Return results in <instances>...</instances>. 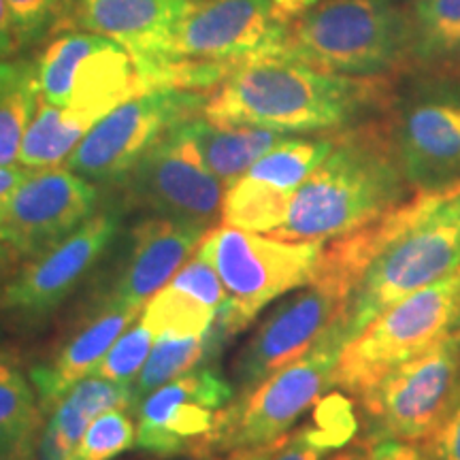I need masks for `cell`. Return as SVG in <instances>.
<instances>
[{
  "instance_id": "7a4b0ae2",
  "label": "cell",
  "mask_w": 460,
  "mask_h": 460,
  "mask_svg": "<svg viewBox=\"0 0 460 460\" xmlns=\"http://www.w3.org/2000/svg\"><path fill=\"white\" fill-rule=\"evenodd\" d=\"M390 79L315 71L284 58H261L233 68L207 99L203 115L224 126L286 132L341 130L386 105Z\"/></svg>"
},
{
  "instance_id": "8d00e7d4",
  "label": "cell",
  "mask_w": 460,
  "mask_h": 460,
  "mask_svg": "<svg viewBox=\"0 0 460 460\" xmlns=\"http://www.w3.org/2000/svg\"><path fill=\"white\" fill-rule=\"evenodd\" d=\"M28 172H31V169H26L22 164L0 166V214H3V207L7 205L13 190L26 180Z\"/></svg>"
},
{
  "instance_id": "cb8c5ba5",
  "label": "cell",
  "mask_w": 460,
  "mask_h": 460,
  "mask_svg": "<svg viewBox=\"0 0 460 460\" xmlns=\"http://www.w3.org/2000/svg\"><path fill=\"white\" fill-rule=\"evenodd\" d=\"M186 126L207 169L214 172L226 190L239 177H243L250 166L261 160L269 149L286 139L281 132L256 128V126L214 124L205 115L190 119Z\"/></svg>"
},
{
  "instance_id": "d4e9b609",
  "label": "cell",
  "mask_w": 460,
  "mask_h": 460,
  "mask_svg": "<svg viewBox=\"0 0 460 460\" xmlns=\"http://www.w3.org/2000/svg\"><path fill=\"white\" fill-rule=\"evenodd\" d=\"M15 358L0 360V460H37L43 407Z\"/></svg>"
},
{
  "instance_id": "5b68a950",
  "label": "cell",
  "mask_w": 460,
  "mask_h": 460,
  "mask_svg": "<svg viewBox=\"0 0 460 460\" xmlns=\"http://www.w3.org/2000/svg\"><path fill=\"white\" fill-rule=\"evenodd\" d=\"M286 24L273 0H194L154 66V90H205L247 62L278 54Z\"/></svg>"
},
{
  "instance_id": "7c38bea8",
  "label": "cell",
  "mask_w": 460,
  "mask_h": 460,
  "mask_svg": "<svg viewBox=\"0 0 460 460\" xmlns=\"http://www.w3.org/2000/svg\"><path fill=\"white\" fill-rule=\"evenodd\" d=\"M186 124L149 149L119 186L130 207L211 230L222 214L226 188L207 169Z\"/></svg>"
},
{
  "instance_id": "52a82bcc",
  "label": "cell",
  "mask_w": 460,
  "mask_h": 460,
  "mask_svg": "<svg viewBox=\"0 0 460 460\" xmlns=\"http://www.w3.org/2000/svg\"><path fill=\"white\" fill-rule=\"evenodd\" d=\"M349 341L348 314H343L303 356L230 402L211 435L207 458L217 452L275 444L288 435L292 424L335 386L339 358Z\"/></svg>"
},
{
  "instance_id": "4dcf8cb0",
  "label": "cell",
  "mask_w": 460,
  "mask_h": 460,
  "mask_svg": "<svg viewBox=\"0 0 460 460\" xmlns=\"http://www.w3.org/2000/svg\"><path fill=\"white\" fill-rule=\"evenodd\" d=\"M137 429L126 410H107L96 416L75 450L73 460H111L130 450Z\"/></svg>"
},
{
  "instance_id": "277c9868",
  "label": "cell",
  "mask_w": 460,
  "mask_h": 460,
  "mask_svg": "<svg viewBox=\"0 0 460 460\" xmlns=\"http://www.w3.org/2000/svg\"><path fill=\"white\" fill-rule=\"evenodd\" d=\"M275 58L332 75L382 77L416 58L411 9L390 0H318L288 22Z\"/></svg>"
},
{
  "instance_id": "7bdbcfd3",
  "label": "cell",
  "mask_w": 460,
  "mask_h": 460,
  "mask_svg": "<svg viewBox=\"0 0 460 460\" xmlns=\"http://www.w3.org/2000/svg\"><path fill=\"white\" fill-rule=\"evenodd\" d=\"M450 337L454 339V341H456V343H460V329H456V331H452L450 332Z\"/></svg>"
},
{
  "instance_id": "f6af8a7d",
  "label": "cell",
  "mask_w": 460,
  "mask_h": 460,
  "mask_svg": "<svg viewBox=\"0 0 460 460\" xmlns=\"http://www.w3.org/2000/svg\"><path fill=\"white\" fill-rule=\"evenodd\" d=\"M3 62H4V60H0V71H3Z\"/></svg>"
},
{
  "instance_id": "8992f818",
  "label": "cell",
  "mask_w": 460,
  "mask_h": 460,
  "mask_svg": "<svg viewBox=\"0 0 460 460\" xmlns=\"http://www.w3.org/2000/svg\"><path fill=\"white\" fill-rule=\"evenodd\" d=\"M322 245L262 237L233 226L207 230L199 252L226 288V301L211 329L228 341L275 298L312 284Z\"/></svg>"
},
{
  "instance_id": "ffe728a7",
  "label": "cell",
  "mask_w": 460,
  "mask_h": 460,
  "mask_svg": "<svg viewBox=\"0 0 460 460\" xmlns=\"http://www.w3.org/2000/svg\"><path fill=\"white\" fill-rule=\"evenodd\" d=\"M143 307L109 295L96 314L85 322L49 362L34 367L31 382L37 390L43 411L54 410L68 390L82 379L94 376L105 354L118 337L139 318Z\"/></svg>"
},
{
  "instance_id": "1f68e13d",
  "label": "cell",
  "mask_w": 460,
  "mask_h": 460,
  "mask_svg": "<svg viewBox=\"0 0 460 460\" xmlns=\"http://www.w3.org/2000/svg\"><path fill=\"white\" fill-rule=\"evenodd\" d=\"M156 337L139 320L128 331H124L118 337V341L111 345V349L105 354L101 367L96 369L94 376L113 379V382L132 384L139 376V371L146 365L149 352H152Z\"/></svg>"
},
{
  "instance_id": "ab89813d",
  "label": "cell",
  "mask_w": 460,
  "mask_h": 460,
  "mask_svg": "<svg viewBox=\"0 0 460 460\" xmlns=\"http://www.w3.org/2000/svg\"><path fill=\"white\" fill-rule=\"evenodd\" d=\"M15 261H20V258L13 254L11 247H7L0 241V286H3L4 279L15 271Z\"/></svg>"
},
{
  "instance_id": "7402d4cb",
  "label": "cell",
  "mask_w": 460,
  "mask_h": 460,
  "mask_svg": "<svg viewBox=\"0 0 460 460\" xmlns=\"http://www.w3.org/2000/svg\"><path fill=\"white\" fill-rule=\"evenodd\" d=\"M226 288L209 261L192 256L169 284L146 303L141 322L154 337H200L214 324Z\"/></svg>"
},
{
  "instance_id": "f35d334b",
  "label": "cell",
  "mask_w": 460,
  "mask_h": 460,
  "mask_svg": "<svg viewBox=\"0 0 460 460\" xmlns=\"http://www.w3.org/2000/svg\"><path fill=\"white\" fill-rule=\"evenodd\" d=\"M279 441H275V444H269V446H258V447H239V450L226 452V456L220 460H271L273 452L278 450Z\"/></svg>"
},
{
  "instance_id": "83f0119b",
  "label": "cell",
  "mask_w": 460,
  "mask_h": 460,
  "mask_svg": "<svg viewBox=\"0 0 460 460\" xmlns=\"http://www.w3.org/2000/svg\"><path fill=\"white\" fill-rule=\"evenodd\" d=\"M224 339L216 331H207L200 337H160L154 343L146 365L139 371L132 390H135L137 407L149 393L172 382V379L186 376V373L199 369L214 356L217 349L224 348Z\"/></svg>"
},
{
  "instance_id": "d6986e66",
  "label": "cell",
  "mask_w": 460,
  "mask_h": 460,
  "mask_svg": "<svg viewBox=\"0 0 460 460\" xmlns=\"http://www.w3.org/2000/svg\"><path fill=\"white\" fill-rule=\"evenodd\" d=\"M393 126L410 186H444L460 175V102L418 101Z\"/></svg>"
},
{
  "instance_id": "d590c367",
  "label": "cell",
  "mask_w": 460,
  "mask_h": 460,
  "mask_svg": "<svg viewBox=\"0 0 460 460\" xmlns=\"http://www.w3.org/2000/svg\"><path fill=\"white\" fill-rule=\"evenodd\" d=\"M20 48L22 45L17 41L13 17H11L7 0H0V60H7Z\"/></svg>"
},
{
  "instance_id": "3957f363",
  "label": "cell",
  "mask_w": 460,
  "mask_h": 460,
  "mask_svg": "<svg viewBox=\"0 0 460 460\" xmlns=\"http://www.w3.org/2000/svg\"><path fill=\"white\" fill-rule=\"evenodd\" d=\"M394 126L371 119L332 135V149L292 199L271 237L326 243L365 226L407 199Z\"/></svg>"
},
{
  "instance_id": "2e32d148",
  "label": "cell",
  "mask_w": 460,
  "mask_h": 460,
  "mask_svg": "<svg viewBox=\"0 0 460 460\" xmlns=\"http://www.w3.org/2000/svg\"><path fill=\"white\" fill-rule=\"evenodd\" d=\"M99 192L71 169H31L0 214V241L34 258L94 216Z\"/></svg>"
},
{
  "instance_id": "836d02e7",
  "label": "cell",
  "mask_w": 460,
  "mask_h": 460,
  "mask_svg": "<svg viewBox=\"0 0 460 460\" xmlns=\"http://www.w3.org/2000/svg\"><path fill=\"white\" fill-rule=\"evenodd\" d=\"M430 460H460V401L437 433L427 439Z\"/></svg>"
},
{
  "instance_id": "6da1fadb",
  "label": "cell",
  "mask_w": 460,
  "mask_h": 460,
  "mask_svg": "<svg viewBox=\"0 0 460 460\" xmlns=\"http://www.w3.org/2000/svg\"><path fill=\"white\" fill-rule=\"evenodd\" d=\"M369 264L348 307V329L360 335L379 314L460 267V180L418 188L360 228Z\"/></svg>"
},
{
  "instance_id": "9a60e30c",
  "label": "cell",
  "mask_w": 460,
  "mask_h": 460,
  "mask_svg": "<svg viewBox=\"0 0 460 460\" xmlns=\"http://www.w3.org/2000/svg\"><path fill=\"white\" fill-rule=\"evenodd\" d=\"M118 230L119 216L102 211L39 256L28 258L0 286V314L22 322L43 320L92 271Z\"/></svg>"
},
{
  "instance_id": "ac0fdd59",
  "label": "cell",
  "mask_w": 460,
  "mask_h": 460,
  "mask_svg": "<svg viewBox=\"0 0 460 460\" xmlns=\"http://www.w3.org/2000/svg\"><path fill=\"white\" fill-rule=\"evenodd\" d=\"M192 4L194 0H75L73 22L130 51L152 88L149 75Z\"/></svg>"
},
{
  "instance_id": "5bb4252c",
  "label": "cell",
  "mask_w": 460,
  "mask_h": 460,
  "mask_svg": "<svg viewBox=\"0 0 460 460\" xmlns=\"http://www.w3.org/2000/svg\"><path fill=\"white\" fill-rule=\"evenodd\" d=\"M349 298L352 292L335 279L315 275L312 284L269 314L234 358L233 379L241 394L307 352L332 322L348 314Z\"/></svg>"
},
{
  "instance_id": "e0dca14e",
  "label": "cell",
  "mask_w": 460,
  "mask_h": 460,
  "mask_svg": "<svg viewBox=\"0 0 460 460\" xmlns=\"http://www.w3.org/2000/svg\"><path fill=\"white\" fill-rule=\"evenodd\" d=\"M331 149L332 135L279 141L226 190L222 203L224 226L271 234L284 224L296 190Z\"/></svg>"
},
{
  "instance_id": "484cf974",
  "label": "cell",
  "mask_w": 460,
  "mask_h": 460,
  "mask_svg": "<svg viewBox=\"0 0 460 460\" xmlns=\"http://www.w3.org/2000/svg\"><path fill=\"white\" fill-rule=\"evenodd\" d=\"M101 118L75 107H56L39 99L37 111L28 126L17 163L26 169H51L66 163Z\"/></svg>"
},
{
  "instance_id": "4fadbf2b",
  "label": "cell",
  "mask_w": 460,
  "mask_h": 460,
  "mask_svg": "<svg viewBox=\"0 0 460 460\" xmlns=\"http://www.w3.org/2000/svg\"><path fill=\"white\" fill-rule=\"evenodd\" d=\"M233 396V384L211 367L172 379L137 407V447L160 458H207L211 435Z\"/></svg>"
},
{
  "instance_id": "ee69618b",
  "label": "cell",
  "mask_w": 460,
  "mask_h": 460,
  "mask_svg": "<svg viewBox=\"0 0 460 460\" xmlns=\"http://www.w3.org/2000/svg\"><path fill=\"white\" fill-rule=\"evenodd\" d=\"M456 329H460V312H458L456 322H454V329H452V331H456Z\"/></svg>"
},
{
  "instance_id": "603a6c76",
  "label": "cell",
  "mask_w": 460,
  "mask_h": 460,
  "mask_svg": "<svg viewBox=\"0 0 460 460\" xmlns=\"http://www.w3.org/2000/svg\"><path fill=\"white\" fill-rule=\"evenodd\" d=\"M107 410L137 411L132 384L99 376L75 384L49 413L39 439L37 460H73L88 424Z\"/></svg>"
},
{
  "instance_id": "b9f144b4",
  "label": "cell",
  "mask_w": 460,
  "mask_h": 460,
  "mask_svg": "<svg viewBox=\"0 0 460 460\" xmlns=\"http://www.w3.org/2000/svg\"><path fill=\"white\" fill-rule=\"evenodd\" d=\"M4 358H15V354H13V349L9 348L7 329H4L3 320H0V360H4Z\"/></svg>"
},
{
  "instance_id": "8fae6325",
  "label": "cell",
  "mask_w": 460,
  "mask_h": 460,
  "mask_svg": "<svg viewBox=\"0 0 460 460\" xmlns=\"http://www.w3.org/2000/svg\"><path fill=\"white\" fill-rule=\"evenodd\" d=\"M37 77L49 105L82 109L96 118L152 90L130 51L92 32L56 39L39 58Z\"/></svg>"
},
{
  "instance_id": "e575fe53",
  "label": "cell",
  "mask_w": 460,
  "mask_h": 460,
  "mask_svg": "<svg viewBox=\"0 0 460 460\" xmlns=\"http://www.w3.org/2000/svg\"><path fill=\"white\" fill-rule=\"evenodd\" d=\"M367 460H430V456L420 441L379 439L367 446Z\"/></svg>"
},
{
  "instance_id": "9c48e42d",
  "label": "cell",
  "mask_w": 460,
  "mask_h": 460,
  "mask_svg": "<svg viewBox=\"0 0 460 460\" xmlns=\"http://www.w3.org/2000/svg\"><path fill=\"white\" fill-rule=\"evenodd\" d=\"M371 439L427 441L460 401V343L447 335L360 394Z\"/></svg>"
},
{
  "instance_id": "44dd1931",
  "label": "cell",
  "mask_w": 460,
  "mask_h": 460,
  "mask_svg": "<svg viewBox=\"0 0 460 460\" xmlns=\"http://www.w3.org/2000/svg\"><path fill=\"white\" fill-rule=\"evenodd\" d=\"M207 230L194 224L149 217L132 230L130 250L111 296L146 307L160 288L175 278Z\"/></svg>"
},
{
  "instance_id": "d6a6232c",
  "label": "cell",
  "mask_w": 460,
  "mask_h": 460,
  "mask_svg": "<svg viewBox=\"0 0 460 460\" xmlns=\"http://www.w3.org/2000/svg\"><path fill=\"white\" fill-rule=\"evenodd\" d=\"M22 48L41 41L62 20L68 0H7Z\"/></svg>"
},
{
  "instance_id": "4316f807",
  "label": "cell",
  "mask_w": 460,
  "mask_h": 460,
  "mask_svg": "<svg viewBox=\"0 0 460 460\" xmlns=\"http://www.w3.org/2000/svg\"><path fill=\"white\" fill-rule=\"evenodd\" d=\"M39 90L37 62H3L0 71V166H11L20 158V147L37 111Z\"/></svg>"
},
{
  "instance_id": "74e56055",
  "label": "cell",
  "mask_w": 460,
  "mask_h": 460,
  "mask_svg": "<svg viewBox=\"0 0 460 460\" xmlns=\"http://www.w3.org/2000/svg\"><path fill=\"white\" fill-rule=\"evenodd\" d=\"M315 3H318V0H273V7L275 15H278L281 24H288V22L301 15L303 11L314 7Z\"/></svg>"
},
{
  "instance_id": "f546056e",
  "label": "cell",
  "mask_w": 460,
  "mask_h": 460,
  "mask_svg": "<svg viewBox=\"0 0 460 460\" xmlns=\"http://www.w3.org/2000/svg\"><path fill=\"white\" fill-rule=\"evenodd\" d=\"M416 58L460 54V0H416L411 7Z\"/></svg>"
},
{
  "instance_id": "60d3db41",
  "label": "cell",
  "mask_w": 460,
  "mask_h": 460,
  "mask_svg": "<svg viewBox=\"0 0 460 460\" xmlns=\"http://www.w3.org/2000/svg\"><path fill=\"white\" fill-rule=\"evenodd\" d=\"M331 460H367V446L352 447V450L339 452Z\"/></svg>"
},
{
  "instance_id": "ba28073f",
  "label": "cell",
  "mask_w": 460,
  "mask_h": 460,
  "mask_svg": "<svg viewBox=\"0 0 460 460\" xmlns=\"http://www.w3.org/2000/svg\"><path fill=\"white\" fill-rule=\"evenodd\" d=\"M458 312L460 267L446 279L394 303L345 345L335 386L358 396L367 393L388 371L450 335Z\"/></svg>"
},
{
  "instance_id": "30bf717a",
  "label": "cell",
  "mask_w": 460,
  "mask_h": 460,
  "mask_svg": "<svg viewBox=\"0 0 460 460\" xmlns=\"http://www.w3.org/2000/svg\"><path fill=\"white\" fill-rule=\"evenodd\" d=\"M209 96L199 90L160 88L132 96L92 126L73 149L66 169L96 183H119L177 126L203 115Z\"/></svg>"
},
{
  "instance_id": "f1b7e54d",
  "label": "cell",
  "mask_w": 460,
  "mask_h": 460,
  "mask_svg": "<svg viewBox=\"0 0 460 460\" xmlns=\"http://www.w3.org/2000/svg\"><path fill=\"white\" fill-rule=\"evenodd\" d=\"M354 429L349 402L341 396L331 399L315 411L312 422L281 437L271 460H324L335 447L348 444Z\"/></svg>"
}]
</instances>
